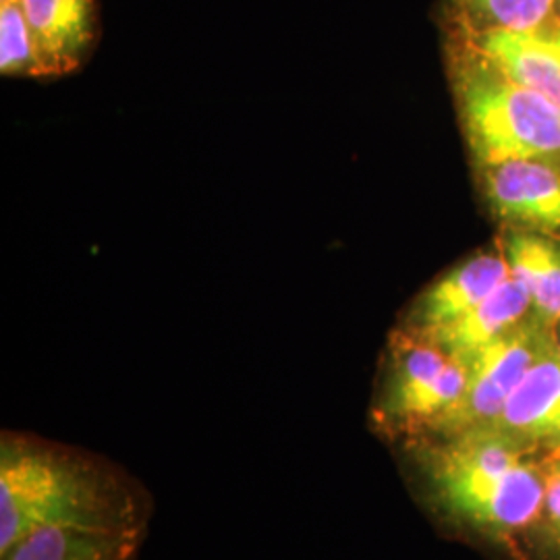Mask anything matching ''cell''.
I'll return each mask as SVG.
<instances>
[{"label":"cell","mask_w":560,"mask_h":560,"mask_svg":"<svg viewBox=\"0 0 560 560\" xmlns=\"http://www.w3.org/2000/svg\"><path fill=\"white\" fill-rule=\"evenodd\" d=\"M152 513V494L119 463L30 432H0V552L46 527L148 536Z\"/></svg>","instance_id":"cell-1"},{"label":"cell","mask_w":560,"mask_h":560,"mask_svg":"<svg viewBox=\"0 0 560 560\" xmlns=\"http://www.w3.org/2000/svg\"><path fill=\"white\" fill-rule=\"evenodd\" d=\"M46 78L65 75L90 57L98 38L94 0H20Z\"/></svg>","instance_id":"cell-10"},{"label":"cell","mask_w":560,"mask_h":560,"mask_svg":"<svg viewBox=\"0 0 560 560\" xmlns=\"http://www.w3.org/2000/svg\"><path fill=\"white\" fill-rule=\"evenodd\" d=\"M481 196L502 229L560 237V161L517 159L476 166Z\"/></svg>","instance_id":"cell-6"},{"label":"cell","mask_w":560,"mask_h":560,"mask_svg":"<svg viewBox=\"0 0 560 560\" xmlns=\"http://www.w3.org/2000/svg\"><path fill=\"white\" fill-rule=\"evenodd\" d=\"M550 23H557L560 25V0H555V9H552V21Z\"/></svg>","instance_id":"cell-17"},{"label":"cell","mask_w":560,"mask_h":560,"mask_svg":"<svg viewBox=\"0 0 560 560\" xmlns=\"http://www.w3.org/2000/svg\"><path fill=\"white\" fill-rule=\"evenodd\" d=\"M497 241L511 275L532 298L534 316L552 328L560 320V237L502 229Z\"/></svg>","instance_id":"cell-12"},{"label":"cell","mask_w":560,"mask_h":560,"mask_svg":"<svg viewBox=\"0 0 560 560\" xmlns=\"http://www.w3.org/2000/svg\"><path fill=\"white\" fill-rule=\"evenodd\" d=\"M546 460H552V463H560V446L555 451V453H550V455H546L544 457Z\"/></svg>","instance_id":"cell-18"},{"label":"cell","mask_w":560,"mask_h":560,"mask_svg":"<svg viewBox=\"0 0 560 560\" xmlns=\"http://www.w3.org/2000/svg\"><path fill=\"white\" fill-rule=\"evenodd\" d=\"M488 428L538 451L544 457L559 448L560 355L552 335Z\"/></svg>","instance_id":"cell-8"},{"label":"cell","mask_w":560,"mask_h":560,"mask_svg":"<svg viewBox=\"0 0 560 560\" xmlns=\"http://www.w3.org/2000/svg\"><path fill=\"white\" fill-rule=\"evenodd\" d=\"M0 71L7 78H46L20 0L0 2Z\"/></svg>","instance_id":"cell-15"},{"label":"cell","mask_w":560,"mask_h":560,"mask_svg":"<svg viewBox=\"0 0 560 560\" xmlns=\"http://www.w3.org/2000/svg\"><path fill=\"white\" fill-rule=\"evenodd\" d=\"M467 381V361L399 326L390 332L382 360L372 423L390 439L434 434L459 405Z\"/></svg>","instance_id":"cell-4"},{"label":"cell","mask_w":560,"mask_h":560,"mask_svg":"<svg viewBox=\"0 0 560 560\" xmlns=\"http://www.w3.org/2000/svg\"><path fill=\"white\" fill-rule=\"evenodd\" d=\"M509 277V261L499 241H494L488 249L460 261L428 284L409 305L400 328L416 335H432L476 310Z\"/></svg>","instance_id":"cell-7"},{"label":"cell","mask_w":560,"mask_h":560,"mask_svg":"<svg viewBox=\"0 0 560 560\" xmlns=\"http://www.w3.org/2000/svg\"><path fill=\"white\" fill-rule=\"evenodd\" d=\"M405 455L425 501L455 525L506 538L541 515L544 455L494 428L405 441Z\"/></svg>","instance_id":"cell-2"},{"label":"cell","mask_w":560,"mask_h":560,"mask_svg":"<svg viewBox=\"0 0 560 560\" xmlns=\"http://www.w3.org/2000/svg\"><path fill=\"white\" fill-rule=\"evenodd\" d=\"M552 339H555V345H557V351H559L560 355V320L552 326Z\"/></svg>","instance_id":"cell-16"},{"label":"cell","mask_w":560,"mask_h":560,"mask_svg":"<svg viewBox=\"0 0 560 560\" xmlns=\"http://www.w3.org/2000/svg\"><path fill=\"white\" fill-rule=\"evenodd\" d=\"M0 2H9V0H0Z\"/></svg>","instance_id":"cell-19"},{"label":"cell","mask_w":560,"mask_h":560,"mask_svg":"<svg viewBox=\"0 0 560 560\" xmlns=\"http://www.w3.org/2000/svg\"><path fill=\"white\" fill-rule=\"evenodd\" d=\"M550 463H552V460H550ZM559 465H560V463H559Z\"/></svg>","instance_id":"cell-20"},{"label":"cell","mask_w":560,"mask_h":560,"mask_svg":"<svg viewBox=\"0 0 560 560\" xmlns=\"http://www.w3.org/2000/svg\"><path fill=\"white\" fill-rule=\"evenodd\" d=\"M555 0H446L448 34L529 32L552 21Z\"/></svg>","instance_id":"cell-14"},{"label":"cell","mask_w":560,"mask_h":560,"mask_svg":"<svg viewBox=\"0 0 560 560\" xmlns=\"http://www.w3.org/2000/svg\"><path fill=\"white\" fill-rule=\"evenodd\" d=\"M501 67L521 85L541 94L560 110V25L548 23L529 32L448 34Z\"/></svg>","instance_id":"cell-9"},{"label":"cell","mask_w":560,"mask_h":560,"mask_svg":"<svg viewBox=\"0 0 560 560\" xmlns=\"http://www.w3.org/2000/svg\"><path fill=\"white\" fill-rule=\"evenodd\" d=\"M143 541L145 536L46 527L0 552V560H138Z\"/></svg>","instance_id":"cell-13"},{"label":"cell","mask_w":560,"mask_h":560,"mask_svg":"<svg viewBox=\"0 0 560 560\" xmlns=\"http://www.w3.org/2000/svg\"><path fill=\"white\" fill-rule=\"evenodd\" d=\"M550 335L552 328L532 316L501 339L469 355L465 360L469 368L465 395L434 434H455L494 420L529 365L540 355Z\"/></svg>","instance_id":"cell-5"},{"label":"cell","mask_w":560,"mask_h":560,"mask_svg":"<svg viewBox=\"0 0 560 560\" xmlns=\"http://www.w3.org/2000/svg\"><path fill=\"white\" fill-rule=\"evenodd\" d=\"M460 129L476 166L517 159L560 161V110L501 67L446 42Z\"/></svg>","instance_id":"cell-3"},{"label":"cell","mask_w":560,"mask_h":560,"mask_svg":"<svg viewBox=\"0 0 560 560\" xmlns=\"http://www.w3.org/2000/svg\"><path fill=\"white\" fill-rule=\"evenodd\" d=\"M534 316V305L527 289L513 275L502 282L501 287L481 301L476 310H471L460 320L444 326L432 335H420L434 340L448 353L467 360L486 345L517 328L520 324Z\"/></svg>","instance_id":"cell-11"}]
</instances>
